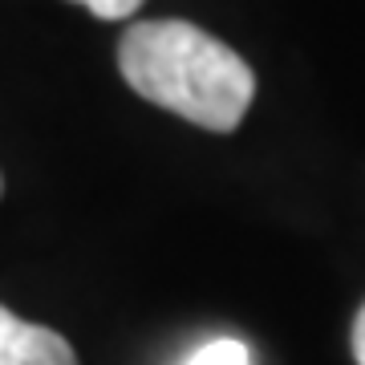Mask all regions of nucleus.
<instances>
[{
    "instance_id": "nucleus-1",
    "label": "nucleus",
    "mask_w": 365,
    "mask_h": 365,
    "mask_svg": "<svg viewBox=\"0 0 365 365\" xmlns=\"http://www.w3.org/2000/svg\"><path fill=\"white\" fill-rule=\"evenodd\" d=\"M118 69L130 90L203 130H235L256 98L248 61L191 21H143L118 45Z\"/></svg>"
},
{
    "instance_id": "nucleus-2",
    "label": "nucleus",
    "mask_w": 365,
    "mask_h": 365,
    "mask_svg": "<svg viewBox=\"0 0 365 365\" xmlns=\"http://www.w3.org/2000/svg\"><path fill=\"white\" fill-rule=\"evenodd\" d=\"M0 365H78V353L61 333L29 325L0 304Z\"/></svg>"
},
{
    "instance_id": "nucleus-3",
    "label": "nucleus",
    "mask_w": 365,
    "mask_h": 365,
    "mask_svg": "<svg viewBox=\"0 0 365 365\" xmlns=\"http://www.w3.org/2000/svg\"><path fill=\"white\" fill-rule=\"evenodd\" d=\"M187 365H252V353L244 341L220 337V341H207Z\"/></svg>"
},
{
    "instance_id": "nucleus-4",
    "label": "nucleus",
    "mask_w": 365,
    "mask_h": 365,
    "mask_svg": "<svg viewBox=\"0 0 365 365\" xmlns=\"http://www.w3.org/2000/svg\"><path fill=\"white\" fill-rule=\"evenodd\" d=\"M81 9H90L93 16H102V21H126L130 13H138V4L143 0H73Z\"/></svg>"
},
{
    "instance_id": "nucleus-5",
    "label": "nucleus",
    "mask_w": 365,
    "mask_h": 365,
    "mask_svg": "<svg viewBox=\"0 0 365 365\" xmlns=\"http://www.w3.org/2000/svg\"><path fill=\"white\" fill-rule=\"evenodd\" d=\"M353 357H357V365H365V304L353 321Z\"/></svg>"
},
{
    "instance_id": "nucleus-6",
    "label": "nucleus",
    "mask_w": 365,
    "mask_h": 365,
    "mask_svg": "<svg viewBox=\"0 0 365 365\" xmlns=\"http://www.w3.org/2000/svg\"><path fill=\"white\" fill-rule=\"evenodd\" d=\"M0 191H4V179H0Z\"/></svg>"
}]
</instances>
